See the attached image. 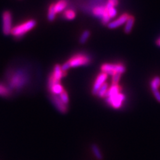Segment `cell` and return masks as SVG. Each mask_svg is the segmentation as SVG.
Instances as JSON below:
<instances>
[{
	"instance_id": "2e32d148",
	"label": "cell",
	"mask_w": 160,
	"mask_h": 160,
	"mask_svg": "<svg viewBox=\"0 0 160 160\" xmlns=\"http://www.w3.org/2000/svg\"><path fill=\"white\" fill-rule=\"evenodd\" d=\"M68 3L66 0H59L56 4H54V8L56 13H60L66 8Z\"/></svg>"
},
{
	"instance_id": "4fadbf2b",
	"label": "cell",
	"mask_w": 160,
	"mask_h": 160,
	"mask_svg": "<svg viewBox=\"0 0 160 160\" xmlns=\"http://www.w3.org/2000/svg\"><path fill=\"white\" fill-rule=\"evenodd\" d=\"M12 90L9 88L7 84L0 83V96L3 98H8L12 95Z\"/></svg>"
},
{
	"instance_id": "ffe728a7",
	"label": "cell",
	"mask_w": 160,
	"mask_h": 160,
	"mask_svg": "<svg viewBox=\"0 0 160 160\" xmlns=\"http://www.w3.org/2000/svg\"><path fill=\"white\" fill-rule=\"evenodd\" d=\"M90 36V32L88 31V30H86V31H84L82 34L81 35L79 38V43L82 44H84L87 42Z\"/></svg>"
},
{
	"instance_id": "9c48e42d",
	"label": "cell",
	"mask_w": 160,
	"mask_h": 160,
	"mask_svg": "<svg viewBox=\"0 0 160 160\" xmlns=\"http://www.w3.org/2000/svg\"><path fill=\"white\" fill-rule=\"evenodd\" d=\"M49 100L51 101L53 106L56 108L58 111L62 113H66L68 112L69 106L65 104L57 95H49Z\"/></svg>"
},
{
	"instance_id": "44dd1931",
	"label": "cell",
	"mask_w": 160,
	"mask_h": 160,
	"mask_svg": "<svg viewBox=\"0 0 160 160\" xmlns=\"http://www.w3.org/2000/svg\"><path fill=\"white\" fill-rule=\"evenodd\" d=\"M59 96L61 99L62 101L65 103L69 106V95L68 93L66 92V90L65 89L64 91L59 95Z\"/></svg>"
},
{
	"instance_id": "3957f363",
	"label": "cell",
	"mask_w": 160,
	"mask_h": 160,
	"mask_svg": "<svg viewBox=\"0 0 160 160\" xmlns=\"http://www.w3.org/2000/svg\"><path fill=\"white\" fill-rule=\"evenodd\" d=\"M92 63V58L89 55L86 53H79L73 55L62 66L63 71L68 72V70L73 68L86 66Z\"/></svg>"
},
{
	"instance_id": "277c9868",
	"label": "cell",
	"mask_w": 160,
	"mask_h": 160,
	"mask_svg": "<svg viewBox=\"0 0 160 160\" xmlns=\"http://www.w3.org/2000/svg\"><path fill=\"white\" fill-rule=\"evenodd\" d=\"M101 72L112 77L116 75H123L126 71V67L123 63H105L100 67Z\"/></svg>"
},
{
	"instance_id": "ac0fdd59",
	"label": "cell",
	"mask_w": 160,
	"mask_h": 160,
	"mask_svg": "<svg viewBox=\"0 0 160 160\" xmlns=\"http://www.w3.org/2000/svg\"><path fill=\"white\" fill-rule=\"evenodd\" d=\"M92 151L94 155V156L98 160H102L103 159V155L101 152L99 148L97 146L96 144H92L91 146Z\"/></svg>"
},
{
	"instance_id": "8fae6325",
	"label": "cell",
	"mask_w": 160,
	"mask_h": 160,
	"mask_svg": "<svg viewBox=\"0 0 160 160\" xmlns=\"http://www.w3.org/2000/svg\"><path fill=\"white\" fill-rule=\"evenodd\" d=\"M159 87L160 78L159 76H155L150 82V88H151L152 92L155 98L159 103H160V92L159 91Z\"/></svg>"
},
{
	"instance_id": "8992f818",
	"label": "cell",
	"mask_w": 160,
	"mask_h": 160,
	"mask_svg": "<svg viewBox=\"0 0 160 160\" xmlns=\"http://www.w3.org/2000/svg\"><path fill=\"white\" fill-rule=\"evenodd\" d=\"M48 89L50 94L57 96H59L65 90L61 83V80L56 79L51 73L49 75L48 79Z\"/></svg>"
},
{
	"instance_id": "5b68a950",
	"label": "cell",
	"mask_w": 160,
	"mask_h": 160,
	"mask_svg": "<svg viewBox=\"0 0 160 160\" xmlns=\"http://www.w3.org/2000/svg\"><path fill=\"white\" fill-rule=\"evenodd\" d=\"M36 26V22L34 19H30L12 28L11 34L16 38H21L28 32L31 31Z\"/></svg>"
},
{
	"instance_id": "ba28073f",
	"label": "cell",
	"mask_w": 160,
	"mask_h": 160,
	"mask_svg": "<svg viewBox=\"0 0 160 160\" xmlns=\"http://www.w3.org/2000/svg\"><path fill=\"white\" fill-rule=\"evenodd\" d=\"M108 78V75L106 73L101 72L99 73L94 80L93 86L92 88V93L93 96H96L98 90L100 89L103 85L106 82Z\"/></svg>"
},
{
	"instance_id": "5bb4252c",
	"label": "cell",
	"mask_w": 160,
	"mask_h": 160,
	"mask_svg": "<svg viewBox=\"0 0 160 160\" xmlns=\"http://www.w3.org/2000/svg\"><path fill=\"white\" fill-rule=\"evenodd\" d=\"M115 5L113 3H112V2H108L107 5L106 6V8L108 10V13L110 18H113L117 16V10L115 8Z\"/></svg>"
},
{
	"instance_id": "603a6c76",
	"label": "cell",
	"mask_w": 160,
	"mask_h": 160,
	"mask_svg": "<svg viewBox=\"0 0 160 160\" xmlns=\"http://www.w3.org/2000/svg\"><path fill=\"white\" fill-rule=\"evenodd\" d=\"M122 75H116L112 77V83H119Z\"/></svg>"
},
{
	"instance_id": "52a82bcc",
	"label": "cell",
	"mask_w": 160,
	"mask_h": 160,
	"mask_svg": "<svg viewBox=\"0 0 160 160\" xmlns=\"http://www.w3.org/2000/svg\"><path fill=\"white\" fill-rule=\"evenodd\" d=\"M12 16L9 11H5L2 13V32L5 36L11 34L12 30Z\"/></svg>"
},
{
	"instance_id": "7c38bea8",
	"label": "cell",
	"mask_w": 160,
	"mask_h": 160,
	"mask_svg": "<svg viewBox=\"0 0 160 160\" xmlns=\"http://www.w3.org/2000/svg\"><path fill=\"white\" fill-rule=\"evenodd\" d=\"M129 15L127 13H124L121 16L116 19V20H113L112 22H109L108 24V27L109 29H116L120 27L122 25L126 23L127 20L129 18Z\"/></svg>"
},
{
	"instance_id": "e0dca14e",
	"label": "cell",
	"mask_w": 160,
	"mask_h": 160,
	"mask_svg": "<svg viewBox=\"0 0 160 160\" xmlns=\"http://www.w3.org/2000/svg\"><path fill=\"white\" fill-rule=\"evenodd\" d=\"M109 86V84L107 82L105 83L98 90V92H97L96 96H97L99 98H103L104 99L105 96H106V95L107 93Z\"/></svg>"
},
{
	"instance_id": "7a4b0ae2",
	"label": "cell",
	"mask_w": 160,
	"mask_h": 160,
	"mask_svg": "<svg viewBox=\"0 0 160 160\" xmlns=\"http://www.w3.org/2000/svg\"><path fill=\"white\" fill-rule=\"evenodd\" d=\"M105 102L114 109L122 108L126 101V95L122 92V87L119 83H112L109 86Z\"/></svg>"
},
{
	"instance_id": "30bf717a",
	"label": "cell",
	"mask_w": 160,
	"mask_h": 160,
	"mask_svg": "<svg viewBox=\"0 0 160 160\" xmlns=\"http://www.w3.org/2000/svg\"><path fill=\"white\" fill-rule=\"evenodd\" d=\"M93 13L95 16L101 18L102 19L103 23L104 24H108L110 19H111L109 16L106 6H98L94 8L93 9Z\"/></svg>"
},
{
	"instance_id": "9a60e30c",
	"label": "cell",
	"mask_w": 160,
	"mask_h": 160,
	"mask_svg": "<svg viewBox=\"0 0 160 160\" xmlns=\"http://www.w3.org/2000/svg\"><path fill=\"white\" fill-rule=\"evenodd\" d=\"M135 19L132 16H129L127 22L125 23V28H124V32L126 33H129L132 32L133 29V25H134Z\"/></svg>"
},
{
	"instance_id": "cb8c5ba5",
	"label": "cell",
	"mask_w": 160,
	"mask_h": 160,
	"mask_svg": "<svg viewBox=\"0 0 160 160\" xmlns=\"http://www.w3.org/2000/svg\"><path fill=\"white\" fill-rule=\"evenodd\" d=\"M108 2H112V3H113L115 6H117L118 4V0H108Z\"/></svg>"
},
{
	"instance_id": "d4e9b609",
	"label": "cell",
	"mask_w": 160,
	"mask_h": 160,
	"mask_svg": "<svg viewBox=\"0 0 160 160\" xmlns=\"http://www.w3.org/2000/svg\"><path fill=\"white\" fill-rule=\"evenodd\" d=\"M156 43H157V45H158V46L159 47H160V38H159V39L157 40Z\"/></svg>"
},
{
	"instance_id": "d6986e66",
	"label": "cell",
	"mask_w": 160,
	"mask_h": 160,
	"mask_svg": "<svg viewBox=\"0 0 160 160\" xmlns=\"http://www.w3.org/2000/svg\"><path fill=\"white\" fill-rule=\"evenodd\" d=\"M56 12L54 8V4H52L49 6L48 9V19L49 22H52L56 18Z\"/></svg>"
},
{
	"instance_id": "6da1fadb",
	"label": "cell",
	"mask_w": 160,
	"mask_h": 160,
	"mask_svg": "<svg viewBox=\"0 0 160 160\" xmlns=\"http://www.w3.org/2000/svg\"><path fill=\"white\" fill-rule=\"evenodd\" d=\"M7 85L12 91H21L31 81V76L25 68L11 69L6 73Z\"/></svg>"
},
{
	"instance_id": "7402d4cb",
	"label": "cell",
	"mask_w": 160,
	"mask_h": 160,
	"mask_svg": "<svg viewBox=\"0 0 160 160\" xmlns=\"http://www.w3.org/2000/svg\"><path fill=\"white\" fill-rule=\"evenodd\" d=\"M63 16L66 19L68 20H72L76 18V12L72 9H68L64 12Z\"/></svg>"
}]
</instances>
